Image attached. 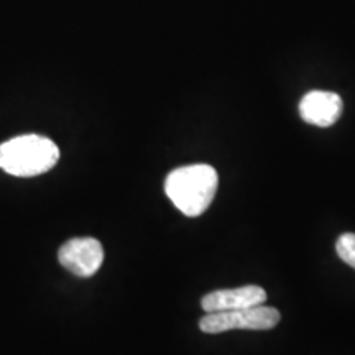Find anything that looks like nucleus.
Listing matches in <instances>:
<instances>
[{"instance_id":"obj_1","label":"nucleus","mask_w":355,"mask_h":355,"mask_svg":"<svg viewBox=\"0 0 355 355\" xmlns=\"http://www.w3.org/2000/svg\"><path fill=\"white\" fill-rule=\"evenodd\" d=\"M219 178L211 165H189L173 170L165 181V193L188 217H198L214 201Z\"/></svg>"},{"instance_id":"obj_2","label":"nucleus","mask_w":355,"mask_h":355,"mask_svg":"<svg viewBox=\"0 0 355 355\" xmlns=\"http://www.w3.org/2000/svg\"><path fill=\"white\" fill-rule=\"evenodd\" d=\"M60 159L55 141L42 135H20L0 145V168L13 176H38Z\"/></svg>"},{"instance_id":"obj_3","label":"nucleus","mask_w":355,"mask_h":355,"mask_svg":"<svg viewBox=\"0 0 355 355\" xmlns=\"http://www.w3.org/2000/svg\"><path fill=\"white\" fill-rule=\"evenodd\" d=\"M279 319V311L260 304L237 311L206 313V316L199 321V329L206 334H220L232 329L268 331L277 326Z\"/></svg>"},{"instance_id":"obj_4","label":"nucleus","mask_w":355,"mask_h":355,"mask_svg":"<svg viewBox=\"0 0 355 355\" xmlns=\"http://www.w3.org/2000/svg\"><path fill=\"white\" fill-rule=\"evenodd\" d=\"M58 260L76 277H92L104 261V248L92 237L71 239L58 252Z\"/></svg>"},{"instance_id":"obj_5","label":"nucleus","mask_w":355,"mask_h":355,"mask_svg":"<svg viewBox=\"0 0 355 355\" xmlns=\"http://www.w3.org/2000/svg\"><path fill=\"white\" fill-rule=\"evenodd\" d=\"M344 102L339 94L329 91H311L300 102V115L306 123L331 127L339 121Z\"/></svg>"},{"instance_id":"obj_6","label":"nucleus","mask_w":355,"mask_h":355,"mask_svg":"<svg viewBox=\"0 0 355 355\" xmlns=\"http://www.w3.org/2000/svg\"><path fill=\"white\" fill-rule=\"evenodd\" d=\"M266 291L261 286L247 285L232 290H217L207 293L201 300V306L206 313H220V311H237L265 304Z\"/></svg>"},{"instance_id":"obj_7","label":"nucleus","mask_w":355,"mask_h":355,"mask_svg":"<svg viewBox=\"0 0 355 355\" xmlns=\"http://www.w3.org/2000/svg\"><path fill=\"white\" fill-rule=\"evenodd\" d=\"M336 250L339 259L355 270V234H343L336 242Z\"/></svg>"}]
</instances>
